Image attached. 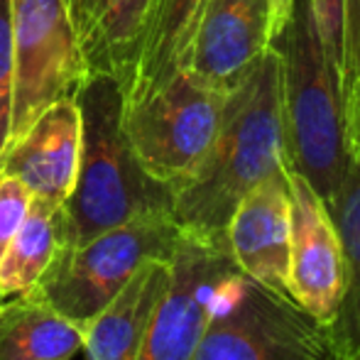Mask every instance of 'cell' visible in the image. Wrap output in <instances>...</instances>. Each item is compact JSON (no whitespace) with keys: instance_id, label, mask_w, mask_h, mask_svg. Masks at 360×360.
Instances as JSON below:
<instances>
[{"instance_id":"cell-1","label":"cell","mask_w":360,"mask_h":360,"mask_svg":"<svg viewBox=\"0 0 360 360\" xmlns=\"http://www.w3.org/2000/svg\"><path fill=\"white\" fill-rule=\"evenodd\" d=\"M282 169L280 57L270 44L250 74L228 91L214 145L199 169L174 189L172 216L184 231L226 238L228 218L243 196Z\"/></svg>"},{"instance_id":"cell-2","label":"cell","mask_w":360,"mask_h":360,"mask_svg":"<svg viewBox=\"0 0 360 360\" xmlns=\"http://www.w3.org/2000/svg\"><path fill=\"white\" fill-rule=\"evenodd\" d=\"M81 152L64 201V243L81 245L145 214H172L174 191L143 169L125 133V94L113 76H89L76 94Z\"/></svg>"},{"instance_id":"cell-3","label":"cell","mask_w":360,"mask_h":360,"mask_svg":"<svg viewBox=\"0 0 360 360\" xmlns=\"http://www.w3.org/2000/svg\"><path fill=\"white\" fill-rule=\"evenodd\" d=\"M272 47L280 57L285 167L304 176L328 206L341 189L351 155L341 86L323 54L309 0H294L289 22Z\"/></svg>"},{"instance_id":"cell-4","label":"cell","mask_w":360,"mask_h":360,"mask_svg":"<svg viewBox=\"0 0 360 360\" xmlns=\"http://www.w3.org/2000/svg\"><path fill=\"white\" fill-rule=\"evenodd\" d=\"M179 236L181 226L162 211L120 223L81 245L62 243L34 287L57 311L86 328L147 260L169 262Z\"/></svg>"},{"instance_id":"cell-5","label":"cell","mask_w":360,"mask_h":360,"mask_svg":"<svg viewBox=\"0 0 360 360\" xmlns=\"http://www.w3.org/2000/svg\"><path fill=\"white\" fill-rule=\"evenodd\" d=\"M331 328L240 270L218 289L194 360H336Z\"/></svg>"},{"instance_id":"cell-6","label":"cell","mask_w":360,"mask_h":360,"mask_svg":"<svg viewBox=\"0 0 360 360\" xmlns=\"http://www.w3.org/2000/svg\"><path fill=\"white\" fill-rule=\"evenodd\" d=\"M226 96L181 69L155 94L125 105V133L152 179L174 191L199 169L221 128Z\"/></svg>"},{"instance_id":"cell-7","label":"cell","mask_w":360,"mask_h":360,"mask_svg":"<svg viewBox=\"0 0 360 360\" xmlns=\"http://www.w3.org/2000/svg\"><path fill=\"white\" fill-rule=\"evenodd\" d=\"M13 8V115L8 150L57 101L86 84L67 0H10ZM3 150V152H5Z\"/></svg>"},{"instance_id":"cell-8","label":"cell","mask_w":360,"mask_h":360,"mask_svg":"<svg viewBox=\"0 0 360 360\" xmlns=\"http://www.w3.org/2000/svg\"><path fill=\"white\" fill-rule=\"evenodd\" d=\"M238 272L226 238H206L181 228L169 260V285L147 323L138 360H194L218 289Z\"/></svg>"},{"instance_id":"cell-9","label":"cell","mask_w":360,"mask_h":360,"mask_svg":"<svg viewBox=\"0 0 360 360\" xmlns=\"http://www.w3.org/2000/svg\"><path fill=\"white\" fill-rule=\"evenodd\" d=\"M292 196L287 294L321 323L336 319L343 294V250L321 196L304 176L287 172Z\"/></svg>"},{"instance_id":"cell-10","label":"cell","mask_w":360,"mask_h":360,"mask_svg":"<svg viewBox=\"0 0 360 360\" xmlns=\"http://www.w3.org/2000/svg\"><path fill=\"white\" fill-rule=\"evenodd\" d=\"M270 44V0H209L184 69L228 94L250 74Z\"/></svg>"},{"instance_id":"cell-11","label":"cell","mask_w":360,"mask_h":360,"mask_svg":"<svg viewBox=\"0 0 360 360\" xmlns=\"http://www.w3.org/2000/svg\"><path fill=\"white\" fill-rule=\"evenodd\" d=\"M292 196L287 169L252 186L228 218L226 245L236 267L272 292L287 294Z\"/></svg>"},{"instance_id":"cell-12","label":"cell","mask_w":360,"mask_h":360,"mask_svg":"<svg viewBox=\"0 0 360 360\" xmlns=\"http://www.w3.org/2000/svg\"><path fill=\"white\" fill-rule=\"evenodd\" d=\"M81 113L76 98L49 105L0 155V174L20 179L32 196L64 206L79 172Z\"/></svg>"},{"instance_id":"cell-13","label":"cell","mask_w":360,"mask_h":360,"mask_svg":"<svg viewBox=\"0 0 360 360\" xmlns=\"http://www.w3.org/2000/svg\"><path fill=\"white\" fill-rule=\"evenodd\" d=\"M89 76H113L128 91L150 20L152 0H67Z\"/></svg>"},{"instance_id":"cell-14","label":"cell","mask_w":360,"mask_h":360,"mask_svg":"<svg viewBox=\"0 0 360 360\" xmlns=\"http://www.w3.org/2000/svg\"><path fill=\"white\" fill-rule=\"evenodd\" d=\"M169 285V262L147 260L123 292L84 328L86 360H138L147 323Z\"/></svg>"},{"instance_id":"cell-15","label":"cell","mask_w":360,"mask_h":360,"mask_svg":"<svg viewBox=\"0 0 360 360\" xmlns=\"http://www.w3.org/2000/svg\"><path fill=\"white\" fill-rule=\"evenodd\" d=\"M81 348L84 328L37 287L0 299V360H72Z\"/></svg>"},{"instance_id":"cell-16","label":"cell","mask_w":360,"mask_h":360,"mask_svg":"<svg viewBox=\"0 0 360 360\" xmlns=\"http://www.w3.org/2000/svg\"><path fill=\"white\" fill-rule=\"evenodd\" d=\"M206 3L209 0H152L135 74L125 91V105L147 98L184 69Z\"/></svg>"},{"instance_id":"cell-17","label":"cell","mask_w":360,"mask_h":360,"mask_svg":"<svg viewBox=\"0 0 360 360\" xmlns=\"http://www.w3.org/2000/svg\"><path fill=\"white\" fill-rule=\"evenodd\" d=\"M343 250V294L328 323L338 356L360 353V160H351L336 199L326 206Z\"/></svg>"},{"instance_id":"cell-18","label":"cell","mask_w":360,"mask_h":360,"mask_svg":"<svg viewBox=\"0 0 360 360\" xmlns=\"http://www.w3.org/2000/svg\"><path fill=\"white\" fill-rule=\"evenodd\" d=\"M64 243L62 206L32 196L22 226L0 257V299L27 292L39 282Z\"/></svg>"},{"instance_id":"cell-19","label":"cell","mask_w":360,"mask_h":360,"mask_svg":"<svg viewBox=\"0 0 360 360\" xmlns=\"http://www.w3.org/2000/svg\"><path fill=\"white\" fill-rule=\"evenodd\" d=\"M13 8L10 0H0V155L8 145L10 115H13Z\"/></svg>"},{"instance_id":"cell-20","label":"cell","mask_w":360,"mask_h":360,"mask_svg":"<svg viewBox=\"0 0 360 360\" xmlns=\"http://www.w3.org/2000/svg\"><path fill=\"white\" fill-rule=\"evenodd\" d=\"M32 204V191L15 176L0 174V257L8 250L10 240L22 226Z\"/></svg>"},{"instance_id":"cell-21","label":"cell","mask_w":360,"mask_h":360,"mask_svg":"<svg viewBox=\"0 0 360 360\" xmlns=\"http://www.w3.org/2000/svg\"><path fill=\"white\" fill-rule=\"evenodd\" d=\"M358 76H360V0H343L341 67H338L341 98Z\"/></svg>"},{"instance_id":"cell-22","label":"cell","mask_w":360,"mask_h":360,"mask_svg":"<svg viewBox=\"0 0 360 360\" xmlns=\"http://www.w3.org/2000/svg\"><path fill=\"white\" fill-rule=\"evenodd\" d=\"M311 3L314 22L321 39L323 54L338 76L341 67V22H343V0H309Z\"/></svg>"},{"instance_id":"cell-23","label":"cell","mask_w":360,"mask_h":360,"mask_svg":"<svg viewBox=\"0 0 360 360\" xmlns=\"http://www.w3.org/2000/svg\"><path fill=\"white\" fill-rule=\"evenodd\" d=\"M343 125L351 160H360V76L343 94Z\"/></svg>"},{"instance_id":"cell-24","label":"cell","mask_w":360,"mask_h":360,"mask_svg":"<svg viewBox=\"0 0 360 360\" xmlns=\"http://www.w3.org/2000/svg\"><path fill=\"white\" fill-rule=\"evenodd\" d=\"M294 10V0H270V18H272V39L285 30L289 15Z\"/></svg>"},{"instance_id":"cell-25","label":"cell","mask_w":360,"mask_h":360,"mask_svg":"<svg viewBox=\"0 0 360 360\" xmlns=\"http://www.w3.org/2000/svg\"><path fill=\"white\" fill-rule=\"evenodd\" d=\"M336 360H360V353H353V356H338Z\"/></svg>"}]
</instances>
